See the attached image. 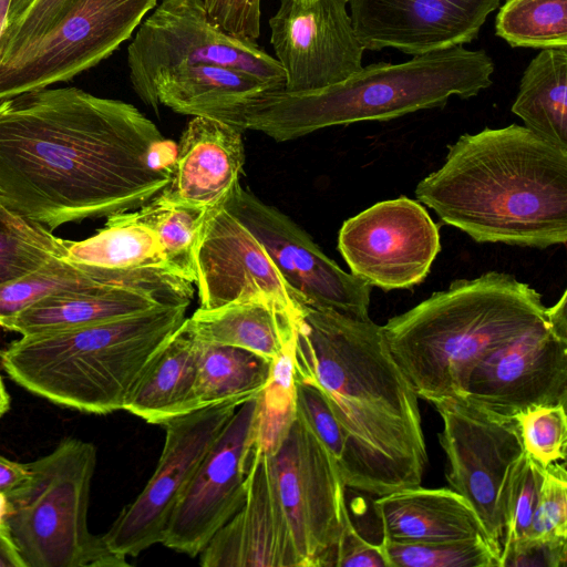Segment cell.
<instances>
[{
	"label": "cell",
	"mask_w": 567,
	"mask_h": 567,
	"mask_svg": "<svg viewBox=\"0 0 567 567\" xmlns=\"http://www.w3.org/2000/svg\"><path fill=\"white\" fill-rule=\"evenodd\" d=\"M200 309L266 298L295 316L302 302L259 240L224 206L208 212L194 255Z\"/></svg>",
	"instance_id": "18"
},
{
	"label": "cell",
	"mask_w": 567,
	"mask_h": 567,
	"mask_svg": "<svg viewBox=\"0 0 567 567\" xmlns=\"http://www.w3.org/2000/svg\"><path fill=\"white\" fill-rule=\"evenodd\" d=\"M138 209L155 231L171 270L194 284L195 249L209 210L173 204L158 195Z\"/></svg>",
	"instance_id": "33"
},
{
	"label": "cell",
	"mask_w": 567,
	"mask_h": 567,
	"mask_svg": "<svg viewBox=\"0 0 567 567\" xmlns=\"http://www.w3.org/2000/svg\"><path fill=\"white\" fill-rule=\"evenodd\" d=\"M175 154L120 100L43 87L0 101V204L49 230L140 208L169 182Z\"/></svg>",
	"instance_id": "1"
},
{
	"label": "cell",
	"mask_w": 567,
	"mask_h": 567,
	"mask_svg": "<svg viewBox=\"0 0 567 567\" xmlns=\"http://www.w3.org/2000/svg\"><path fill=\"white\" fill-rule=\"evenodd\" d=\"M493 73L494 62L484 50L462 45L402 63L369 64L320 90L262 94L246 107L241 130L284 142L334 125L389 121L443 107L453 95L476 96L492 85Z\"/></svg>",
	"instance_id": "6"
},
{
	"label": "cell",
	"mask_w": 567,
	"mask_h": 567,
	"mask_svg": "<svg viewBox=\"0 0 567 567\" xmlns=\"http://www.w3.org/2000/svg\"><path fill=\"white\" fill-rule=\"evenodd\" d=\"M299 2H309V1H312V0H297Z\"/></svg>",
	"instance_id": "50"
},
{
	"label": "cell",
	"mask_w": 567,
	"mask_h": 567,
	"mask_svg": "<svg viewBox=\"0 0 567 567\" xmlns=\"http://www.w3.org/2000/svg\"><path fill=\"white\" fill-rule=\"evenodd\" d=\"M292 350L293 344L272 361L269 380L257 395L251 453L274 454L296 417Z\"/></svg>",
	"instance_id": "34"
},
{
	"label": "cell",
	"mask_w": 567,
	"mask_h": 567,
	"mask_svg": "<svg viewBox=\"0 0 567 567\" xmlns=\"http://www.w3.org/2000/svg\"><path fill=\"white\" fill-rule=\"evenodd\" d=\"M364 50L416 56L475 40L501 0H349Z\"/></svg>",
	"instance_id": "19"
},
{
	"label": "cell",
	"mask_w": 567,
	"mask_h": 567,
	"mask_svg": "<svg viewBox=\"0 0 567 567\" xmlns=\"http://www.w3.org/2000/svg\"><path fill=\"white\" fill-rule=\"evenodd\" d=\"M157 0H70L32 44L0 64V101L73 79L131 38Z\"/></svg>",
	"instance_id": "9"
},
{
	"label": "cell",
	"mask_w": 567,
	"mask_h": 567,
	"mask_svg": "<svg viewBox=\"0 0 567 567\" xmlns=\"http://www.w3.org/2000/svg\"><path fill=\"white\" fill-rule=\"evenodd\" d=\"M389 567H499L501 547L488 538L380 543Z\"/></svg>",
	"instance_id": "35"
},
{
	"label": "cell",
	"mask_w": 567,
	"mask_h": 567,
	"mask_svg": "<svg viewBox=\"0 0 567 567\" xmlns=\"http://www.w3.org/2000/svg\"><path fill=\"white\" fill-rule=\"evenodd\" d=\"M293 372L323 392L347 437L354 491L374 496L420 486L427 464L419 396L382 326L302 305Z\"/></svg>",
	"instance_id": "2"
},
{
	"label": "cell",
	"mask_w": 567,
	"mask_h": 567,
	"mask_svg": "<svg viewBox=\"0 0 567 567\" xmlns=\"http://www.w3.org/2000/svg\"><path fill=\"white\" fill-rule=\"evenodd\" d=\"M199 556L205 567H299L268 454L251 453L244 504Z\"/></svg>",
	"instance_id": "20"
},
{
	"label": "cell",
	"mask_w": 567,
	"mask_h": 567,
	"mask_svg": "<svg viewBox=\"0 0 567 567\" xmlns=\"http://www.w3.org/2000/svg\"><path fill=\"white\" fill-rule=\"evenodd\" d=\"M154 89L158 103L176 113L214 118L240 131L246 107L276 91L246 72L212 64L171 69L156 79Z\"/></svg>",
	"instance_id": "24"
},
{
	"label": "cell",
	"mask_w": 567,
	"mask_h": 567,
	"mask_svg": "<svg viewBox=\"0 0 567 567\" xmlns=\"http://www.w3.org/2000/svg\"><path fill=\"white\" fill-rule=\"evenodd\" d=\"M10 409V395L7 392L2 378L0 375V417Z\"/></svg>",
	"instance_id": "47"
},
{
	"label": "cell",
	"mask_w": 567,
	"mask_h": 567,
	"mask_svg": "<svg viewBox=\"0 0 567 567\" xmlns=\"http://www.w3.org/2000/svg\"><path fill=\"white\" fill-rule=\"evenodd\" d=\"M205 7L230 34L257 40L260 35L261 0H203Z\"/></svg>",
	"instance_id": "42"
},
{
	"label": "cell",
	"mask_w": 567,
	"mask_h": 567,
	"mask_svg": "<svg viewBox=\"0 0 567 567\" xmlns=\"http://www.w3.org/2000/svg\"><path fill=\"white\" fill-rule=\"evenodd\" d=\"M567 539L526 538L501 550L499 567H566Z\"/></svg>",
	"instance_id": "41"
},
{
	"label": "cell",
	"mask_w": 567,
	"mask_h": 567,
	"mask_svg": "<svg viewBox=\"0 0 567 567\" xmlns=\"http://www.w3.org/2000/svg\"><path fill=\"white\" fill-rule=\"evenodd\" d=\"M69 240L0 204V287L64 257Z\"/></svg>",
	"instance_id": "32"
},
{
	"label": "cell",
	"mask_w": 567,
	"mask_h": 567,
	"mask_svg": "<svg viewBox=\"0 0 567 567\" xmlns=\"http://www.w3.org/2000/svg\"><path fill=\"white\" fill-rule=\"evenodd\" d=\"M70 0H34L19 23L0 39V64L37 41L60 17Z\"/></svg>",
	"instance_id": "40"
},
{
	"label": "cell",
	"mask_w": 567,
	"mask_h": 567,
	"mask_svg": "<svg viewBox=\"0 0 567 567\" xmlns=\"http://www.w3.org/2000/svg\"><path fill=\"white\" fill-rule=\"evenodd\" d=\"M11 0H0V39L4 31Z\"/></svg>",
	"instance_id": "48"
},
{
	"label": "cell",
	"mask_w": 567,
	"mask_h": 567,
	"mask_svg": "<svg viewBox=\"0 0 567 567\" xmlns=\"http://www.w3.org/2000/svg\"><path fill=\"white\" fill-rule=\"evenodd\" d=\"M512 112L524 126L567 150V49H544L525 69Z\"/></svg>",
	"instance_id": "28"
},
{
	"label": "cell",
	"mask_w": 567,
	"mask_h": 567,
	"mask_svg": "<svg viewBox=\"0 0 567 567\" xmlns=\"http://www.w3.org/2000/svg\"><path fill=\"white\" fill-rule=\"evenodd\" d=\"M256 404L257 395L236 409L175 506L161 544L196 557L241 507Z\"/></svg>",
	"instance_id": "16"
},
{
	"label": "cell",
	"mask_w": 567,
	"mask_h": 567,
	"mask_svg": "<svg viewBox=\"0 0 567 567\" xmlns=\"http://www.w3.org/2000/svg\"><path fill=\"white\" fill-rule=\"evenodd\" d=\"M244 163L243 131L193 116L176 145L169 182L158 196L208 210L223 206L239 184Z\"/></svg>",
	"instance_id": "21"
},
{
	"label": "cell",
	"mask_w": 567,
	"mask_h": 567,
	"mask_svg": "<svg viewBox=\"0 0 567 567\" xmlns=\"http://www.w3.org/2000/svg\"><path fill=\"white\" fill-rule=\"evenodd\" d=\"M495 33L513 48L567 49V0H505Z\"/></svg>",
	"instance_id": "31"
},
{
	"label": "cell",
	"mask_w": 567,
	"mask_h": 567,
	"mask_svg": "<svg viewBox=\"0 0 567 567\" xmlns=\"http://www.w3.org/2000/svg\"><path fill=\"white\" fill-rule=\"evenodd\" d=\"M189 305L21 336L0 350L4 372L27 391L85 413L124 410L133 388L186 319Z\"/></svg>",
	"instance_id": "5"
},
{
	"label": "cell",
	"mask_w": 567,
	"mask_h": 567,
	"mask_svg": "<svg viewBox=\"0 0 567 567\" xmlns=\"http://www.w3.org/2000/svg\"><path fill=\"white\" fill-rule=\"evenodd\" d=\"M97 452L68 437L49 454L27 463L28 481L7 495L6 528L24 567H122L90 533L87 509Z\"/></svg>",
	"instance_id": "7"
},
{
	"label": "cell",
	"mask_w": 567,
	"mask_h": 567,
	"mask_svg": "<svg viewBox=\"0 0 567 567\" xmlns=\"http://www.w3.org/2000/svg\"><path fill=\"white\" fill-rule=\"evenodd\" d=\"M8 512V498L4 493L0 492V529L6 528V516Z\"/></svg>",
	"instance_id": "49"
},
{
	"label": "cell",
	"mask_w": 567,
	"mask_h": 567,
	"mask_svg": "<svg viewBox=\"0 0 567 567\" xmlns=\"http://www.w3.org/2000/svg\"><path fill=\"white\" fill-rule=\"evenodd\" d=\"M112 285L152 290L176 297L168 290L113 272L78 265L64 257H56L31 274L0 287V327L24 308L49 296Z\"/></svg>",
	"instance_id": "30"
},
{
	"label": "cell",
	"mask_w": 567,
	"mask_h": 567,
	"mask_svg": "<svg viewBox=\"0 0 567 567\" xmlns=\"http://www.w3.org/2000/svg\"><path fill=\"white\" fill-rule=\"evenodd\" d=\"M415 196L478 243L567 241V150L511 124L462 135Z\"/></svg>",
	"instance_id": "3"
},
{
	"label": "cell",
	"mask_w": 567,
	"mask_h": 567,
	"mask_svg": "<svg viewBox=\"0 0 567 567\" xmlns=\"http://www.w3.org/2000/svg\"><path fill=\"white\" fill-rule=\"evenodd\" d=\"M270 468L299 567H333L347 486L327 449L297 415Z\"/></svg>",
	"instance_id": "12"
},
{
	"label": "cell",
	"mask_w": 567,
	"mask_h": 567,
	"mask_svg": "<svg viewBox=\"0 0 567 567\" xmlns=\"http://www.w3.org/2000/svg\"><path fill=\"white\" fill-rule=\"evenodd\" d=\"M348 2L280 1L269 28L275 59L285 73V91L320 90L361 70L364 48L354 32Z\"/></svg>",
	"instance_id": "17"
},
{
	"label": "cell",
	"mask_w": 567,
	"mask_h": 567,
	"mask_svg": "<svg viewBox=\"0 0 567 567\" xmlns=\"http://www.w3.org/2000/svg\"><path fill=\"white\" fill-rule=\"evenodd\" d=\"M189 303L163 292L103 286L43 298L10 318L2 328L31 336L105 322L162 305Z\"/></svg>",
	"instance_id": "25"
},
{
	"label": "cell",
	"mask_w": 567,
	"mask_h": 567,
	"mask_svg": "<svg viewBox=\"0 0 567 567\" xmlns=\"http://www.w3.org/2000/svg\"><path fill=\"white\" fill-rule=\"evenodd\" d=\"M198 352L199 343L184 321L142 374L124 410L157 425L193 412Z\"/></svg>",
	"instance_id": "27"
},
{
	"label": "cell",
	"mask_w": 567,
	"mask_h": 567,
	"mask_svg": "<svg viewBox=\"0 0 567 567\" xmlns=\"http://www.w3.org/2000/svg\"><path fill=\"white\" fill-rule=\"evenodd\" d=\"M333 567H389L381 545H374L359 534L347 506L343 509Z\"/></svg>",
	"instance_id": "43"
},
{
	"label": "cell",
	"mask_w": 567,
	"mask_h": 567,
	"mask_svg": "<svg viewBox=\"0 0 567 567\" xmlns=\"http://www.w3.org/2000/svg\"><path fill=\"white\" fill-rule=\"evenodd\" d=\"M300 317L276 301L251 298L198 308L185 324L202 344L239 348L272 362L293 344Z\"/></svg>",
	"instance_id": "26"
},
{
	"label": "cell",
	"mask_w": 567,
	"mask_h": 567,
	"mask_svg": "<svg viewBox=\"0 0 567 567\" xmlns=\"http://www.w3.org/2000/svg\"><path fill=\"white\" fill-rule=\"evenodd\" d=\"M241 403H219L161 424L165 429V442L153 475L101 536L112 553L126 558L162 543L175 506Z\"/></svg>",
	"instance_id": "13"
},
{
	"label": "cell",
	"mask_w": 567,
	"mask_h": 567,
	"mask_svg": "<svg viewBox=\"0 0 567 567\" xmlns=\"http://www.w3.org/2000/svg\"><path fill=\"white\" fill-rule=\"evenodd\" d=\"M338 249L350 272L371 287L410 289L429 275L441 250L440 233L419 202L400 196L347 219Z\"/></svg>",
	"instance_id": "14"
},
{
	"label": "cell",
	"mask_w": 567,
	"mask_h": 567,
	"mask_svg": "<svg viewBox=\"0 0 567 567\" xmlns=\"http://www.w3.org/2000/svg\"><path fill=\"white\" fill-rule=\"evenodd\" d=\"M27 463H19L0 455V492L6 495L22 486L29 478Z\"/></svg>",
	"instance_id": "44"
},
{
	"label": "cell",
	"mask_w": 567,
	"mask_h": 567,
	"mask_svg": "<svg viewBox=\"0 0 567 567\" xmlns=\"http://www.w3.org/2000/svg\"><path fill=\"white\" fill-rule=\"evenodd\" d=\"M296 413L334 460L347 487L352 484V464L347 437L323 392L310 379L296 374Z\"/></svg>",
	"instance_id": "36"
},
{
	"label": "cell",
	"mask_w": 567,
	"mask_h": 567,
	"mask_svg": "<svg viewBox=\"0 0 567 567\" xmlns=\"http://www.w3.org/2000/svg\"><path fill=\"white\" fill-rule=\"evenodd\" d=\"M195 64L243 71L275 90L285 86L279 62L256 40L224 30L210 17L203 0H163L141 22L127 47L132 87L145 105L158 113L156 79L171 69Z\"/></svg>",
	"instance_id": "8"
},
{
	"label": "cell",
	"mask_w": 567,
	"mask_h": 567,
	"mask_svg": "<svg viewBox=\"0 0 567 567\" xmlns=\"http://www.w3.org/2000/svg\"><path fill=\"white\" fill-rule=\"evenodd\" d=\"M34 0H11L7 24L2 34L11 31L28 11Z\"/></svg>",
	"instance_id": "46"
},
{
	"label": "cell",
	"mask_w": 567,
	"mask_h": 567,
	"mask_svg": "<svg viewBox=\"0 0 567 567\" xmlns=\"http://www.w3.org/2000/svg\"><path fill=\"white\" fill-rule=\"evenodd\" d=\"M64 258L154 287L194 293V284L171 270L155 231L138 208L107 216L104 227L84 240H69Z\"/></svg>",
	"instance_id": "22"
},
{
	"label": "cell",
	"mask_w": 567,
	"mask_h": 567,
	"mask_svg": "<svg viewBox=\"0 0 567 567\" xmlns=\"http://www.w3.org/2000/svg\"><path fill=\"white\" fill-rule=\"evenodd\" d=\"M503 419L567 402V291L547 318L492 352L464 381L460 394Z\"/></svg>",
	"instance_id": "10"
},
{
	"label": "cell",
	"mask_w": 567,
	"mask_h": 567,
	"mask_svg": "<svg viewBox=\"0 0 567 567\" xmlns=\"http://www.w3.org/2000/svg\"><path fill=\"white\" fill-rule=\"evenodd\" d=\"M547 315L534 288L512 275L489 271L453 281L389 319L382 331L417 396L433 404L457 396L480 362Z\"/></svg>",
	"instance_id": "4"
},
{
	"label": "cell",
	"mask_w": 567,
	"mask_h": 567,
	"mask_svg": "<svg viewBox=\"0 0 567 567\" xmlns=\"http://www.w3.org/2000/svg\"><path fill=\"white\" fill-rule=\"evenodd\" d=\"M523 449L540 466L565 461L567 446L566 405L528 409L514 417Z\"/></svg>",
	"instance_id": "37"
},
{
	"label": "cell",
	"mask_w": 567,
	"mask_h": 567,
	"mask_svg": "<svg viewBox=\"0 0 567 567\" xmlns=\"http://www.w3.org/2000/svg\"><path fill=\"white\" fill-rule=\"evenodd\" d=\"M0 567H24L7 529H0Z\"/></svg>",
	"instance_id": "45"
},
{
	"label": "cell",
	"mask_w": 567,
	"mask_h": 567,
	"mask_svg": "<svg viewBox=\"0 0 567 567\" xmlns=\"http://www.w3.org/2000/svg\"><path fill=\"white\" fill-rule=\"evenodd\" d=\"M545 467L526 452L514 464L505 495V530L502 548L526 539L538 502Z\"/></svg>",
	"instance_id": "38"
},
{
	"label": "cell",
	"mask_w": 567,
	"mask_h": 567,
	"mask_svg": "<svg viewBox=\"0 0 567 567\" xmlns=\"http://www.w3.org/2000/svg\"><path fill=\"white\" fill-rule=\"evenodd\" d=\"M223 206L259 240L303 305L370 319L371 286L340 268L287 215L240 184Z\"/></svg>",
	"instance_id": "15"
},
{
	"label": "cell",
	"mask_w": 567,
	"mask_h": 567,
	"mask_svg": "<svg viewBox=\"0 0 567 567\" xmlns=\"http://www.w3.org/2000/svg\"><path fill=\"white\" fill-rule=\"evenodd\" d=\"M527 538L567 539V471L565 461L549 464Z\"/></svg>",
	"instance_id": "39"
},
{
	"label": "cell",
	"mask_w": 567,
	"mask_h": 567,
	"mask_svg": "<svg viewBox=\"0 0 567 567\" xmlns=\"http://www.w3.org/2000/svg\"><path fill=\"white\" fill-rule=\"evenodd\" d=\"M373 506L383 537L394 542L489 539L470 503L451 488H402L379 496Z\"/></svg>",
	"instance_id": "23"
},
{
	"label": "cell",
	"mask_w": 567,
	"mask_h": 567,
	"mask_svg": "<svg viewBox=\"0 0 567 567\" xmlns=\"http://www.w3.org/2000/svg\"><path fill=\"white\" fill-rule=\"evenodd\" d=\"M271 365V361L244 349L199 343L193 411L258 395L269 380Z\"/></svg>",
	"instance_id": "29"
},
{
	"label": "cell",
	"mask_w": 567,
	"mask_h": 567,
	"mask_svg": "<svg viewBox=\"0 0 567 567\" xmlns=\"http://www.w3.org/2000/svg\"><path fill=\"white\" fill-rule=\"evenodd\" d=\"M443 421L439 442L446 481L475 511L489 539L501 547L504 503L512 468L524 453L514 419H503L461 396L434 402Z\"/></svg>",
	"instance_id": "11"
}]
</instances>
